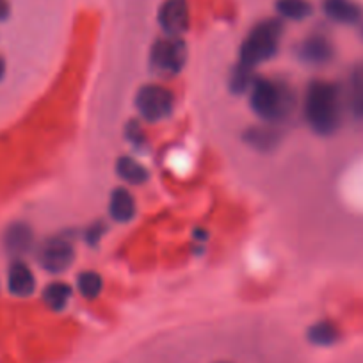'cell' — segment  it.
Returning <instances> with one entry per match:
<instances>
[{
  "mask_svg": "<svg viewBox=\"0 0 363 363\" xmlns=\"http://www.w3.org/2000/svg\"><path fill=\"white\" fill-rule=\"evenodd\" d=\"M344 106V91L338 84L315 79L306 86L303 116L315 134H335L340 128Z\"/></svg>",
  "mask_w": 363,
  "mask_h": 363,
  "instance_id": "6da1fadb",
  "label": "cell"
},
{
  "mask_svg": "<svg viewBox=\"0 0 363 363\" xmlns=\"http://www.w3.org/2000/svg\"><path fill=\"white\" fill-rule=\"evenodd\" d=\"M250 106L265 123H280L294 111V91L287 82L257 77L250 89Z\"/></svg>",
  "mask_w": 363,
  "mask_h": 363,
  "instance_id": "7a4b0ae2",
  "label": "cell"
},
{
  "mask_svg": "<svg viewBox=\"0 0 363 363\" xmlns=\"http://www.w3.org/2000/svg\"><path fill=\"white\" fill-rule=\"evenodd\" d=\"M281 34H284V23L278 18H267L258 22L240 45V65L257 68L258 65L274 57L280 48Z\"/></svg>",
  "mask_w": 363,
  "mask_h": 363,
  "instance_id": "3957f363",
  "label": "cell"
},
{
  "mask_svg": "<svg viewBox=\"0 0 363 363\" xmlns=\"http://www.w3.org/2000/svg\"><path fill=\"white\" fill-rule=\"evenodd\" d=\"M187 47L182 38L166 36L153 43L150 52V68L159 77H174L184 69Z\"/></svg>",
  "mask_w": 363,
  "mask_h": 363,
  "instance_id": "277c9868",
  "label": "cell"
},
{
  "mask_svg": "<svg viewBox=\"0 0 363 363\" xmlns=\"http://www.w3.org/2000/svg\"><path fill=\"white\" fill-rule=\"evenodd\" d=\"M135 107L145 121L157 123L171 116L174 109V96L160 84H146L135 95Z\"/></svg>",
  "mask_w": 363,
  "mask_h": 363,
  "instance_id": "5b68a950",
  "label": "cell"
},
{
  "mask_svg": "<svg viewBox=\"0 0 363 363\" xmlns=\"http://www.w3.org/2000/svg\"><path fill=\"white\" fill-rule=\"evenodd\" d=\"M38 264L50 274H61L75 260L73 242L68 237L55 235L38 247Z\"/></svg>",
  "mask_w": 363,
  "mask_h": 363,
  "instance_id": "8992f818",
  "label": "cell"
},
{
  "mask_svg": "<svg viewBox=\"0 0 363 363\" xmlns=\"http://www.w3.org/2000/svg\"><path fill=\"white\" fill-rule=\"evenodd\" d=\"M296 55L310 66L330 65L335 59V45L324 34H310L296 47Z\"/></svg>",
  "mask_w": 363,
  "mask_h": 363,
  "instance_id": "52a82bcc",
  "label": "cell"
},
{
  "mask_svg": "<svg viewBox=\"0 0 363 363\" xmlns=\"http://www.w3.org/2000/svg\"><path fill=\"white\" fill-rule=\"evenodd\" d=\"M187 0H166L159 9V23L166 36L180 38L189 29Z\"/></svg>",
  "mask_w": 363,
  "mask_h": 363,
  "instance_id": "ba28073f",
  "label": "cell"
},
{
  "mask_svg": "<svg viewBox=\"0 0 363 363\" xmlns=\"http://www.w3.org/2000/svg\"><path fill=\"white\" fill-rule=\"evenodd\" d=\"M4 247L11 257L20 260L34 247V232L27 223H13L4 233Z\"/></svg>",
  "mask_w": 363,
  "mask_h": 363,
  "instance_id": "9c48e42d",
  "label": "cell"
},
{
  "mask_svg": "<svg viewBox=\"0 0 363 363\" xmlns=\"http://www.w3.org/2000/svg\"><path fill=\"white\" fill-rule=\"evenodd\" d=\"M323 11L331 22L340 26H356L363 18V9L354 0H323Z\"/></svg>",
  "mask_w": 363,
  "mask_h": 363,
  "instance_id": "30bf717a",
  "label": "cell"
},
{
  "mask_svg": "<svg viewBox=\"0 0 363 363\" xmlns=\"http://www.w3.org/2000/svg\"><path fill=\"white\" fill-rule=\"evenodd\" d=\"M344 104L356 121H363V62L351 69L344 91Z\"/></svg>",
  "mask_w": 363,
  "mask_h": 363,
  "instance_id": "8fae6325",
  "label": "cell"
},
{
  "mask_svg": "<svg viewBox=\"0 0 363 363\" xmlns=\"http://www.w3.org/2000/svg\"><path fill=\"white\" fill-rule=\"evenodd\" d=\"M8 289L16 298H29L36 291V278L29 265L22 260H15L8 272Z\"/></svg>",
  "mask_w": 363,
  "mask_h": 363,
  "instance_id": "7c38bea8",
  "label": "cell"
},
{
  "mask_svg": "<svg viewBox=\"0 0 363 363\" xmlns=\"http://www.w3.org/2000/svg\"><path fill=\"white\" fill-rule=\"evenodd\" d=\"M138 214V203L132 193L125 187H116L111 193L109 216L116 223H130Z\"/></svg>",
  "mask_w": 363,
  "mask_h": 363,
  "instance_id": "4fadbf2b",
  "label": "cell"
},
{
  "mask_svg": "<svg viewBox=\"0 0 363 363\" xmlns=\"http://www.w3.org/2000/svg\"><path fill=\"white\" fill-rule=\"evenodd\" d=\"M280 132L277 128L272 127L271 123L267 125H260V127H250L246 132L242 134V141L246 143L247 146H251L257 152H272V150L277 148L280 145Z\"/></svg>",
  "mask_w": 363,
  "mask_h": 363,
  "instance_id": "5bb4252c",
  "label": "cell"
},
{
  "mask_svg": "<svg viewBox=\"0 0 363 363\" xmlns=\"http://www.w3.org/2000/svg\"><path fill=\"white\" fill-rule=\"evenodd\" d=\"M306 338L310 344L317 345V347H330L340 340V330L331 320H319L308 328Z\"/></svg>",
  "mask_w": 363,
  "mask_h": 363,
  "instance_id": "9a60e30c",
  "label": "cell"
},
{
  "mask_svg": "<svg viewBox=\"0 0 363 363\" xmlns=\"http://www.w3.org/2000/svg\"><path fill=\"white\" fill-rule=\"evenodd\" d=\"M116 171L118 174H120L121 180H125L127 184H132V186H143V184H146L150 178L148 169H146L139 160H135L134 157L128 155H123L118 159Z\"/></svg>",
  "mask_w": 363,
  "mask_h": 363,
  "instance_id": "2e32d148",
  "label": "cell"
},
{
  "mask_svg": "<svg viewBox=\"0 0 363 363\" xmlns=\"http://www.w3.org/2000/svg\"><path fill=\"white\" fill-rule=\"evenodd\" d=\"M69 299H72V287L62 281H54V284L47 285L43 291V301L54 312H61L68 306Z\"/></svg>",
  "mask_w": 363,
  "mask_h": 363,
  "instance_id": "e0dca14e",
  "label": "cell"
},
{
  "mask_svg": "<svg viewBox=\"0 0 363 363\" xmlns=\"http://www.w3.org/2000/svg\"><path fill=\"white\" fill-rule=\"evenodd\" d=\"M277 11L281 18L301 22L312 15V4L308 0H277Z\"/></svg>",
  "mask_w": 363,
  "mask_h": 363,
  "instance_id": "ac0fdd59",
  "label": "cell"
},
{
  "mask_svg": "<svg viewBox=\"0 0 363 363\" xmlns=\"http://www.w3.org/2000/svg\"><path fill=\"white\" fill-rule=\"evenodd\" d=\"M255 80H257L255 68H250V66L237 62V65L233 66L232 73H230V79H228L230 91L235 93V95H242V93H246V91L251 89Z\"/></svg>",
  "mask_w": 363,
  "mask_h": 363,
  "instance_id": "d6986e66",
  "label": "cell"
},
{
  "mask_svg": "<svg viewBox=\"0 0 363 363\" xmlns=\"http://www.w3.org/2000/svg\"><path fill=\"white\" fill-rule=\"evenodd\" d=\"M77 289H79L80 294L87 299L99 298L100 292L104 289L102 277L95 271H82L77 277Z\"/></svg>",
  "mask_w": 363,
  "mask_h": 363,
  "instance_id": "ffe728a7",
  "label": "cell"
},
{
  "mask_svg": "<svg viewBox=\"0 0 363 363\" xmlns=\"http://www.w3.org/2000/svg\"><path fill=\"white\" fill-rule=\"evenodd\" d=\"M107 232V225L104 221H96L93 223V225H89L86 228V232H84V240H86L87 246L95 247L96 244L102 240L104 233Z\"/></svg>",
  "mask_w": 363,
  "mask_h": 363,
  "instance_id": "44dd1931",
  "label": "cell"
},
{
  "mask_svg": "<svg viewBox=\"0 0 363 363\" xmlns=\"http://www.w3.org/2000/svg\"><path fill=\"white\" fill-rule=\"evenodd\" d=\"M125 134H127V139L132 143V145L135 146V148H138V150L145 148V145H146L145 132H143L141 125H139L138 121L132 120L130 123L127 125V128H125Z\"/></svg>",
  "mask_w": 363,
  "mask_h": 363,
  "instance_id": "7402d4cb",
  "label": "cell"
},
{
  "mask_svg": "<svg viewBox=\"0 0 363 363\" xmlns=\"http://www.w3.org/2000/svg\"><path fill=\"white\" fill-rule=\"evenodd\" d=\"M9 13H11V8H9L8 0H0V22L9 18Z\"/></svg>",
  "mask_w": 363,
  "mask_h": 363,
  "instance_id": "603a6c76",
  "label": "cell"
},
{
  "mask_svg": "<svg viewBox=\"0 0 363 363\" xmlns=\"http://www.w3.org/2000/svg\"><path fill=\"white\" fill-rule=\"evenodd\" d=\"M4 73H6V62H4V59L0 57V79L4 77Z\"/></svg>",
  "mask_w": 363,
  "mask_h": 363,
  "instance_id": "cb8c5ba5",
  "label": "cell"
},
{
  "mask_svg": "<svg viewBox=\"0 0 363 363\" xmlns=\"http://www.w3.org/2000/svg\"><path fill=\"white\" fill-rule=\"evenodd\" d=\"M216 363H230V362H216Z\"/></svg>",
  "mask_w": 363,
  "mask_h": 363,
  "instance_id": "d4e9b609",
  "label": "cell"
},
{
  "mask_svg": "<svg viewBox=\"0 0 363 363\" xmlns=\"http://www.w3.org/2000/svg\"><path fill=\"white\" fill-rule=\"evenodd\" d=\"M362 36H363V29H362Z\"/></svg>",
  "mask_w": 363,
  "mask_h": 363,
  "instance_id": "484cf974",
  "label": "cell"
}]
</instances>
